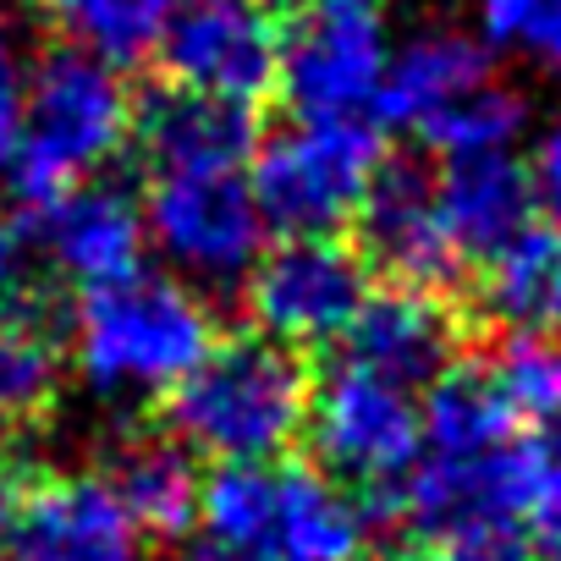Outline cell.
Masks as SVG:
<instances>
[{"instance_id": "484cf974", "label": "cell", "mask_w": 561, "mask_h": 561, "mask_svg": "<svg viewBox=\"0 0 561 561\" xmlns=\"http://www.w3.org/2000/svg\"><path fill=\"white\" fill-rule=\"evenodd\" d=\"M528 539H534V561H561V424L534 435Z\"/></svg>"}, {"instance_id": "30bf717a", "label": "cell", "mask_w": 561, "mask_h": 561, "mask_svg": "<svg viewBox=\"0 0 561 561\" xmlns=\"http://www.w3.org/2000/svg\"><path fill=\"white\" fill-rule=\"evenodd\" d=\"M304 435L320 457V473L347 490H380L391 501L424 446V397L364 364L336 358L309 397Z\"/></svg>"}, {"instance_id": "2e32d148", "label": "cell", "mask_w": 561, "mask_h": 561, "mask_svg": "<svg viewBox=\"0 0 561 561\" xmlns=\"http://www.w3.org/2000/svg\"><path fill=\"white\" fill-rule=\"evenodd\" d=\"M451 347H457L451 309L435 293H408V287L375 293L353 320V331L342 336L347 364H364L419 397L451 369Z\"/></svg>"}, {"instance_id": "7c38bea8", "label": "cell", "mask_w": 561, "mask_h": 561, "mask_svg": "<svg viewBox=\"0 0 561 561\" xmlns=\"http://www.w3.org/2000/svg\"><path fill=\"white\" fill-rule=\"evenodd\" d=\"M242 287L259 336L287 353L342 342L375 298L364 253H353L342 237H280L259 253Z\"/></svg>"}, {"instance_id": "4dcf8cb0", "label": "cell", "mask_w": 561, "mask_h": 561, "mask_svg": "<svg viewBox=\"0 0 561 561\" xmlns=\"http://www.w3.org/2000/svg\"><path fill=\"white\" fill-rule=\"evenodd\" d=\"M364 7H380V0H364Z\"/></svg>"}, {"instance_id": "9a60e30c", "label": "cell", "mask_w": 561, "mask_h": 561, "mask_svg": "<svg viewBox=\"0 0 561 561\" xmlns=\"http://www.w3.org/2000/svg\"><path fill=\"white\" fill-rule=\"evenodd\" d=\"M358 237H364V259H375V270L391 275V287L408 293H435L462 264L440 226L435 176L419 165H380L358 209Z\"/></svg>"}, {"instance_id": "ac0fdd59", "label": "cell", "mask_w": 561, "mask_h": 561, "mask_svg": "<svg viewBox=\"0 0 561 561\" xmlns=\"http://www.w3.org/2000/svg\"><path fill=\"white\" fill-rule=\"evenodd\" d=\"M484 314L528 342H561V226L534 220L479 275Z\"/></svg>"}, {"instance_id": "52a82bcc", "label": "cell", "mask_w": 561, "mask_h": 561, "mask_svg": "<svg viewBox=\"0 0 561 561\" xmlns=\"http://www.w3.org/2000/svg\"><path fill=\"white\" fill-rule=\"evenodd\" d=\"M0 561H149L105 473L0 451Z\"/></svg>"}, {"instance_id": "8992f818", "label": "cell", "mask_w": 561, "mask_h": 561, "mask_svg": "<svg viewBox=\"0 0 561 561\" xmlns=\"http://www.w3.org/2000/svg\"><path fill=\"white\" fill-rule=\"evenodd\" d=\"M204 545L264 561H358L369 539L364 501L320 468L264 462L215 468L198 495Z\"/></svg>"}, {"instance_id": "83f0119b", "label": "cell", "mask_w": 561, "mask_h": 561, "mask_svg": "<svg viewBox=\"0 0 561 561\" xmlns=\"http://www.w3.org/2000/svg\"><path fill=\"white\" fill-rule=\"evenodd\" d=\"M28 78H34L28 45H23V34H18L12 18H0V165H7V154L18 144V127H23Z\"/></svg>"}, {"instance_id": "d4e9b609", "label": "cell", "mask_w": 561, "mask_h": 561, "mask_svg": "<svg viewBox=\"0 0 561 561\" xmlns=\"http://www.w3.org/2000/svg\"><path fill=\"white\" fill-rule=\"evenodd\" d=\"M419 561H534L528 523L490 517V523H457L419 539Z\"/></svg>"}, {"instance_id": "7402d4cb", "label": "cell", "mask_w": 561, "mask_h": 561, "mask_svg": "<svg viewBox=\"0 0 561 561\" xmlns=\"http://www.w3.org/2000/svg\"><path fill=\"white\" fill-rule=\"evenodd\" d=\"M61 386V347L56 336L28 320V314H7L0 320V435H12L23 424H34Z\"/></svg>"}, {"instance_id": "f546056e", "label": "cell", "mask_w": 561, "mask_h": 561, "mask_svg": "<svg viewBox=\"0 0 561 561\" xmlns=\"http://www.w3.org/2000/svg\"><path fill=\"white\" fill-rule=\"evenodd\" d=\"M187 561H264V556H248V550H220V545H198Z\"/></svg>"}, {"instance_id": "4fadbf2b", "label": "cell", "mask_w": 561, "mask_h": 561, "mask_svg": "<svg viewBox=\"0 0 561 561\" xmlns=\"http://www.w3.org/2000/svg\"><path fill=\"white\" fill-rule=\"evenodd\" d=\"M160 61L176 94L253 111V100L275 89L280 28L259 0H187L165 28Z\"/></svg>"}, {"instance_id": "cb8c5ba5", "label": "cell", "mask_w": 561, "mask_h": 561, "mask_svg": "<svg viewBox=\"0 0 561 561\" xmlns=\"http://www.w3.org/2000/svg\"><path fill=\"white\" fill-rule=\"evenodd\" d=\"M484 369L528 435L561 424V342L512 336L495 358H484Z\"/></svg>"}, {"instance_id": "44dd1931", "label": "cell", "mask_w": 561, "mask_h": 561, "mask_svg": "<svg viewBox=\"0 0 561 561\" xmlns=\"http://www.w3.org/2000/svg\"><path fill=\"white\" fill-rule=\"evenodd\" d=\"M176 12H182V0H56V18L72 34V50L116 72L160 56Z\"/></svg>"}, {"instance_id": "ffe728a7", "label": "cell", "mask_w": 561, "mask_h": 561, "mask_svg": "<svg viewBox=\"0 0 561 561\" xmlns=\"http://www.w3.org/2000/svg\"><path fill=\"white\" fill-rule=\"evenodd\" d=\"M138 138L149 154V171L160 165H253V111L193 100V94H165L138 116Z\"/></svg>"}, {"instance_id": "603a6c76", "label": "cell", "mask_w": 561, "mask_h": 561, "mask_svg": "<svg viewBox=\"0 0 561 561\" xmlns=\"http://www.w3.org/2000/svg\"><path fill=\"white\" fill-rule=\"evenodd\" d=\"M473 28L490 56L561 83V0H473Z\"/></svg>"}, {"instance_id": "5b68a950", "label": "cell", "mask_w": 561, "mask_h": 561, "mask_svg": "<svg viewBox=\"0 0 561 561\" xmlns=\"http://www.w3.org/2000/svg\"><path fill=\"white\" fill-rule=\"evenodd\" d=\"M380 111L446 160L512 154L528 133V105L506 78H495L479 34L446 23H430L391 50Z\"/></svg>"}, {"instance_id": "277c9868", "label": "cell", "mask_w": 561, "mask_h": 561, "mask_svg": "<svg viewBox=\"0 0 561 561\" xmlns=\"http://www.w3.org/2000/svg\"><path fill=\"white\" fill-rule=\"evenodd\" d=\"M133 133H138V111L122 72L72 45L50 50L45 61H34L23 127L7 154L18 204L34 215L50 198L100 182V171L127 149Z\"/></svg>"}, {"instance_id": "1f68e13d", "label": "cell", "mask_w": 561, "mask_h": 561, "mask_svg": "<svg viewBox=\"0 0 561 561\" xmlns=\"http://www.w3.org/2000/svg\"><path fill=\"white\" fill-rule=\"evenodd\" d=\"M259 7H264V0H259Z\"/></svg>"}, {"instance_id": "7a4b0ae2", "label": "cell", "mask_w": 561, "mask_h": 561, "mask_svg": "<svg viewBox=\"0 0 561 561\" xmlns=\"http://www.w3.org/2000/svg\"><path fill=\"white\" fill-rule=\"evenodd\" d=\"M72 369L105 402L171 397L215 347V314L187 280L165 270H133L111 287L78 293Z\"/></svg>"}, {"instance_id": "8fae6325", "label": "cell", "mask_w": 561, "mask_h": 561, "mask_svg": "<svg viewBox=\"0 0 561 561\" xmlns=\"http://www.w3.org/2000/svg\"><path fill=\"white\" fill-rule=\"evenodd\" d=\"M391 28L380 7L364 0H314V7L280 34L275 89L287 94L298 122H364L380 111L391 72Z\"/></svg>"}, {"instance_id": "5bb4252c", "label": "cell", "mask_w": 561, "mask_h": 561, "mask_svg": "<svg viewBox=\"0 0 561 561\" xmlns=\"http://www.w3.org/2000/svg\"><path fill=\"white\" fill-rule=\"evenodd\" d=\"M34 237L56 275H67L78 293L111 287V280L144 270V209L116 182H83L45 209H34Z\"/></svg>"}, {"instance_id": "d6986e66", "label": "cell", "mask_w": 561, "mask_h": 561, "mask_svg": "<svg viewBox=\"0 0 561 561\" xmlns=\"http://www.w3.org/2000/svg\"><path fill=\"white\" fill-rule=\"evenodd\" d=\"M105 484L122 495V506L144 528V539H176L198 523L204 479H198V462L182 440H154V435L122 440L111 451Z\"/></svg>"}, {"instance_id": "6da1fadb", "label": "cell", "mask_w": 561, "mask_h": 561, "mask_svg": "<svg viewBox=\"0 0 561 561\" xmlns=\"http://www.w3.org/2000/svg\"><path fill=\"white\" fill-rule=\"evenodd\" d=\"M534 435L517 424L484 364H451L424 391V446L391 506L408 528L440 534L457 523H528Z\"/></svg>"}, {"instance_id": "ba28073f", "label": "cell", "mask_w": 561, "mask_h": 561, "mask_svg": "<svg viewBox=\"0 0 561 561\" xmlns=\"http://www.w3.org/2000/svg\"><path fill=\"white\" fill-rule=\"evenodd\" d=\"M138 209L165 275L187 287H242L270 237L242 165H160Z\"/></svg>"}, {"instance_id": "f1b7e54d", "label": "cell", "mask_w": 561, "mask_h": 561, "mask_svg": "<svg viewBox=\"0 0 561 561\" xmlns=\"http://www.w3.org/2000/svg\"><path fill=\"white\" fill-rule=\"evenodd\" d=\"M18 287H23V242L7 220H0V320L18 309Z\"/></svg>"}, {"instance_id": "9c48e42d", "label": "cell", "mask_w": 561, "mask_h": 561, "mask_svg": "<svg viewBox=\"0 0 561 561\" xmlns=\"http://www.w3.org/2000/svg\"><path fill=\"white\" fill-rule=\"evenodd\" d=\"M380 176V138L369 122H293L253 149L248 187L264 231L280 237H336L358 220Z\"/></svg>"}, {"instance_id": "4316f807", "label": "cell", "mask_w": 561, "mask_h": 561, "mask_svg": "<svg viewBox=\"0 0 561 561\" xmlns=\"http://www.w3.org/2000/svg\"><path fill=\"white\" fill-rule=\"evenodd\" d=\"M523 182H528V198L534 209L561 226V105L528 133V160H523Z\"/></svg>"}, {"instance_id": "3957f363", "label": "cell", "mask_w": 561, "mask_h": 561, "mask_svg": "<svg viewBox=\"0 0 561 561\" xmlns=\"http://www.w3.org/2000/svg\"><path fill=\"white\" fill-rule=\"evenodd\" d=\"M309 397L314 386L298 353L253 331L209 347V358L171 391V424L187 451L220 468H264L304 435Z\"/></svg>"}, {"instance_id": "e0dca14e", "label": "cell", "mask_w": 561, "mask_h": 561, "mask_svg": "<svg viewBox=\"0 0 561 561\" xmlns=\"http://www.w3.org/2000/svg\"><path fill=\"white\" fill-rule=\"evenodd\" d=\"M435 204H440V226L451 253L468 259H490L501 253L523 226H534V198L523 182V165L512 154H484V160H446L435 171Z\"/></svg>"}]
</instances>
